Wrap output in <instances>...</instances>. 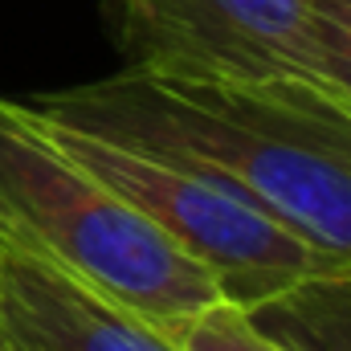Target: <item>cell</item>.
<instances>
[{
    "label": "cell",
    "instance_id": "3",
    "mask_svg": "<svg viewBox=\"0 0 351 351\" xmlns=\"http://www.w3.org/2000/svg\"><path fill=\"white\" fill-rule=\"evenodd\" d=\"M12 102L49 143H58L74 164L98 176L110 192H119L152 229H160L192 262L204 265L225 298L254 306L258 298L290 286L294 278L335 265V258L286 233L278 221L245 204L225 184L192 172L176 160L139 152L131 143L53 123L29 110L21 98Z\"/></svg>",
    "mask_w": 351,
    "mask_h": 351
},
{
    "label": "cell",
    "instance_id": "4",
    "mask_svg": "<svg viewBox=\"0 0 351 351\" xmlns=\"http://www.w3.org/2000/svg\"><path fill=\"white\" fill-rule=\"evenodd\" d=\"M127 66L208 82H311L306 0H106Z\"/></svg>",
    "mask_w": 351,
    "mask_h": 351
},
{
    "label": "cell",
    "instance_id": "9",
    "mask_svg": "<svg viewBox=\"0 0 351 351\" xmlns=\"http://www.w3.org/2000/svg\"><path fill=\"white\" fill-rule=\"evenodd\" d=\"M0 351H12V343H8V339H4V343H0Z\"/></svg>",
    "mask_w": 351,
    "mask_h": 351
},
{
    "label": "cell",
    "instance_id": "1",
    "mask_svg": "<svg viewBox=\"0 0 351 351\" xmlns=\"http://www.w3.org/2000/svg\"><path fill=\"white\" fill-rule=\"evenodd\" d=\"M21 102L208 176L311 250L351 262V106L331 90L123 66L110 78Z\"/></svg>",
    "mask_w": 351,
    "mask_h": 351
},
{
    "label": "cell",
    "instance_id": "5",
    "mask_svg": "<svg viewBox=\"0 0 351 351\" xmlns=\"http://www.w3.org/2000/svg\"><path fill=\"white\" fill-rule=\"evenodd\" d=\"M0 331L12 351H176L147 319L4 245Z\"/></svg>",
    "mask_w": 351,
    "mask_h": 351
},
{
    "label": "cell",
    "instance_id": "10",
    "mask_svg": "<svg viewBox=\"0 0 351 351\" xmlns=\"http://www.w3.org/2000/svg\"><path fill=\"white\" fill-rule=\"evenodd\" d=\"M0 343H4V331H0Z\"/></svg>",
    "mask_w": 351,
    "mask_h": 351
},
{
    "label": "cell",
    "instance_id": "6",
    "mask_svg": "<svg viewBox=\"0 0 351 351\" xmlns=\"http://www.w3.org/2000/svg\"><path fill=\"white\" fill-rule=\"evenodd\" d=\"M245 315L290 351H351V262L294 278Z\"/></svg>",
    "mask_w": 351,
    "mask_h": 351
},
{
    "label": "cell",
    "instance_id": "7",
    "mask_svg": "<svg viewBox=\"0 0 351 351\" xmlns=\"http://www.w3.org/2000/svg\"><path fill=\"white\" fill-rule=\"evenodd\" d=\"M176 351H290L269 339L233 298H213L196 311L152 323Z\"/></svg>",
    "mask_w": 351,
    "mask_h": 351
},
{
    "label": "cell",
    "instance_id": "2",
    "mask_svg": "<svg viewBox=\"0 0 351 351\" xmlns=\"http://www.w3.org/2000/svg\"><path fill=\"white\" fill-rule=\"evenodd\" d=\"M0 245L160 323L225 298L213 274L0 94Z\"/></svg>",
    "mask_w": 351,
    "mask_h": 351
},
{
    "label": "cell",
    "instance_id": "8",
    "mask_svg": "<svg viewBox=\"0 0 351 351\" xmlns=\"http://www.w3.org/2000/svg\"><path fill=\"white\" fill-rule=\"evenodd\" d=\"M306 25L323 86L351 106V0H306Z\"/></svg>",
    "mask_w": 351,
    "mask_h": 351
}]
</instances>
